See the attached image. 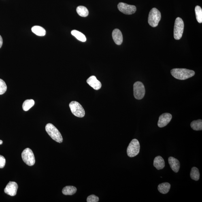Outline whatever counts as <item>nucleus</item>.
Returning <instances> with one entry per match:
<instances>
[{
    "label": "nucleus",
    "mask_w": 202,
    "mask_h": 202,
    "mask_svg": "<svg viewBox=\"0 0 202 202\" xmlns=\"http://www.w3.org/2000/svg\"><path fill=\"white\" fill-rule=\"evenodd\" d=\"M171 73L175 78L180 80L191 78L195 75L194 71L186 69H174L171 71Z\"/></svg>",
    "instance_id": "obj_1"
},
{
    "label": "nucleus",
    "mask_w": 202,
    "mask_h": 202,
    "mask_svg": "<svg viewBox=\"0 0 202 202\" xmlns=\"http://www.w3.org/2000/svg\"><path fill=\"white\" fill-rule=\"evenodd\" d=\"M45 130L52 138L58 143L63 142V139L61 134L53 125L51 123L47 124L45 126Z\"/></svg>",
    "instance_id": "obj_2"
},
{
    "label": "nucleus",
    "mask_w": 202,
    "mask_h": 202,
    "mask_svg": "<svg viewBox=\"0 0 202 202\" xmlns=\"http://www.w3.org/2000/svg\"><path fill=\"white\" fill-rule=\"evenodd\" d=\"M161 19V14L160 11L156 8H152L149 13V24L152 27H156L158 26Z\"/></svg>",
    "instance_id": "obj_3"
},
{
    "label": "nucleus",
    "mask_w": 202,
    "mask_h": 202,
    "mask_svg": "<svg viewBox=\"0 0 202 202\" xmlns=\"http://www.w3.org/2000/svg\"><path fill=\"white\" fill-rule=\"evenodd\" d=\"M184 24L182 18L177 17L175 20L174 29V37L176 40H180L182 37L184 32Z\"/></svg>",
    "instance_id": "obj_4"
},
{
    "label": "nucleus",
    "mask_w": 202,
    "mask_h": 202,
    "mask_svg": "<svg viewBox=\"0 0 202 202\" xmlns=\"http://www.w3.org/2000/svg\"><path fill=\"white\" fill-rule=\"evenodd\" d=\"M140 150V145L136 139L132 140L127 149V155L130 157H134L139 154Z\"/></svg>",
    "instance_id": "obj_5"
},
{
    "label": "nucleus",
    "mask_w": 202,
    "mask_h": 202,
    "mask_svg": "<svg viewBox=\"0 0 202 202\" xmlns=\"http://www.w3.org/2000/svg\"><path fill=\"white\" fill-rule=\"evenodd\" d=\"M69 107L71 112L75 116L79 118L84 117L85 111L80 104L76 101H71L69 104Z\"/></svg>",
    "instance_id": "obj_6"
},
{
    "label": "nucleus",
    "mask_w": 202,
    "mask_h": 202,
    "mask_svg": "<svg viewBox=\"0 0 202 202\" xmlns=\"http://www.w3.org/2000/svg\"><path fill=\"white\" fill-rule=\"evenodd\" d=\"M22 160L27 165L32 166L34 165L35 160L34 155L31 149L26 148L22 154Z\"/></svg>",
    "instance_id": "obj_7"
},
{
    "label": "nucleus",
    "mask_w": 202,
    "mask_h": 202,
    "mask_svg": "<svg viewBox=\"0 0 202 202\" xmlns=\"http://www.w3.org/2000/svg\"><path fill=\"white\" fill-rule=\"evenodd\" d=\"M134 96L135 99L141 100L144 97L145 89L144 85L142 82L137 81L133 85Z\"/></svg>",
    "instance_id": "obj_8"
},
{
    "label": "nucleus",
    "mask_w": 202,
    "mask_h": 202,
    "mask_svg": "<svg viewBox=\"0 0 202 202\" xmlns=\"http://www.w3.org/2000/svg\"><path fill=\"white\" fill-rule=\"evenodd\" d=\"M118 8L121 12L126 15L134 14L137 9L136 7L135 6L128 5L123 2H120L118 4Z\"/></svg>",
    "instance_id": "obj_9"
},
{
    "label": "nucleus",
    "mask_w": 202,
    "mask_h": 202,
    "mask_svg": "<svg viewBox=\"0 0 202 202\" xmlns=\"http://www.w3.org/2000/svg\"><path fill=\"white\" fill-rule=\"evenodd\" d=\"M172 116L169 113H165L160 116L158 122V126L160 128L164 127L170 122Z\"/></svg>",
    "instance_id": "obj_10"
},
{
    "label": "nucleus",
    "mask_w": 202,
    "mask_h": 202,
    "mask_svg": "<svg viewBox=\"0 0 202 202\" xmlns=\"http://www.w3.org/2000/svg\"><path fill=\"white\" fill-rule=\"evenodd\" d=\"M18 189V184L14 182H10L4 189L5 194L11 196H14L17 194Z\"/></svg>",
    "instance_id": "obj_11"
},
{
    "label": "nucleus",
    "mask_w": 202,
    "mask_h": 202,
    "mask_svg": "<svg viewBox=\"0 0 202 202\" xmlns=\"http://www.w3.org/2000/svg\"><path fill=\"white\" fill-rule=\"evenodd\" d=\"M86 82L94 89L99 90L101 87L102 85L100 81L97 80L95 76H92L86 80Z\"/></svg>",
    "instance_id": "obj_12"
},
{
    "label": "nucleus",
    "mask_w": 202,
    "mask_h": 202,
    "mask_svg": "<svg viewBox=\"0 0 202 202\" xmlns=\"http://www.w3.org/2000/svg\"><path fill=\"white\" fill-rule=\"evenodd\" d=\"M169 163L171 169L175 173H177L180 167V163L179 160L176 158L170 156L168 159Z\"/></svg>",
    "instance_id": "obj_13"
},
{
    "label": "nucleus",
    "mask_w": 202,
    "mask_h": 202,
    "mask_svg": "<svg viewBox=\"0 0 202 202\" xmlns=\"http://www.w3.org/2000/svg\"><path fill=\"white\" fill-rule=\"evenodd\" d=\"M113 40L116 44L121 45L123 42V36L121 31L119 29H116L113 31L112 33Z\"/></svg>",
    "instance_id": "obj_14"
},
{
    "label": "nucleus",
    "mask_w": 202,
    "mask_h": 202,
    "mask_svg": "<svg viewBox=\"0 0 202 202\" xmlns=\"http://www.w3.org/2000/svg\"><path fill=\"white\" fill-rule=\"evenodd\" d=\"M154 166L158 170L163 169L165 166V161L161 156H156L154 160Z\"/></svg>",
    "instance_id": "obj_15"
},
{
    "label": "nucleus",
    "mask_w": 202,
    "mask_h": 202,
    "mask_svg": "<svg viewBox=\"0 0 202 202\" xmlns=\"http://www.w3.org/2000/svg\"><path fill=\"white\" fill-rule=\"evenodd\" d=\"M171 188V185L169 183L165 182L160 184L158 186V189L160 193L165 194L168 193Z\"/></svg>",
    "instance_id": "obj_16"
},
{
    "label": "nucleus",
    "mask_w": 202,
    "mask_h": 202,
    "mask_svg": "<svg viewBox=\"0 0 202 202\" xmlns=\"http://www.w3.org/2000/svg\"><path fill=\"white\" fill-rule=\"evenodd\" d=\"M32 31L38 36L43 37L46 34V31L44 28L38 26H35L32 28Z\"/></svg>",
    "instance_id": "obj_17"
},
{
    "label": "nucleus",
    "mask_w": 202,
    "mask_h": 202,
    "mask_svg": "<svg viewBox=\"0 0 202 202\" xmlns=\"http://www.w3.org/2000/svg\"><path fill=\"white\" fill-rule=\"evenodd\" d=\"M77 189L73 186H68L65 187L62 190V193L66 195H72L76 193Z\"/></svg>",
    "instance_id": "obj_18"
},
{
    "label": "nucleus",
    "mask_w": 202,
    "mask_h": 202,
    "mask_svg": "<svg viewBox=\"0 0 202 202\" xmlns=\"http://www.w3.org/2000/svg\"><path fill=\"white\" fill-rule=\"evenodd\" d=\"M71 34L77 39L82 42H85L86 40V38L85 35L81 32L76 31V30H73L71 31Z\"/></svg>",
    "instance_id": "obj_19"
},
{
    "label": "nucleus",
    "mask_w": 202,
    "mask_h": 202,
    "mask_svg": "<svg viewBox=\"0 0 202 202\" xmlns=\"http://www.w3.org/2000/svg\"><path fill=\"white\" fill-rule=\"evenodd\" d=\"M190 126L192 129L195 131H201L202 130V120L194 121L190 124Z\"/></svg>",
    "instance_id": "obj_20"
},
{
    "label": "nucleus",
    "mask_w": 202,
    "mask_h": 202,
    "mask_svg": "<svg viewBox=\"0 0 202 202\" xmlns=\"http://www.w3.org/2000/svg\"><path fill=\"white\" fill-rule=\"evenodd\" d=\"M35 101L33 99L26 100L22 104V109L24 111H27L35 105Z\"/></svg>",
    "instance_id": "obj_21"
},
{
    "label": "nucleus",
    "mask_w": 202,
    "mask_h": 202,
    "mask_svg": "<svg viewBox=\"0 0 202 202\" xmlns=\"http://www.w3.org/2000/svg\"><path fill=\"white\" fill-rule=\"evenodd\" d=\"M190 177L192 180L195 181H198L199 180L200 173L198 168L196 167L192 168L191 171H190Z\"/></svg>",
    "instance_id": "obj_22"
},
{
    "label": "nucleus",
    "mask_w": 202,
    "mask_h": 202,
    "mask_svg": "<svg viewBox=\"0 0 202 202\" xmlns=\"http://www.w3.org/2000/svg\"><path fill=\"white\" fill-rule=\"evenodd\" d=\"M76 12L79 16L82 17H86L89 14L88 9L86 7L80 6L77 7Z\"/></svg>",
    "instance_id": "obj_23"
},
{
    "label": "nucleus",
    "mask_w": 202,
    "mask_h": 202,
    "mask_svg": "<svg viewBox=\"0 0 202 202\" xmlns=\"http://www.w3.org/2000/svg\"><path fill=\"white\" fill-rule=\"evenodd\" d=\"M196 17L197 22L201 23L202 22V9L199 6H197L195 8Z\"/></svg>",
    "instance_id": "obj_24"
},
{
    "label": "nucleus",
    "mask_w": 202,
    "mask_h": 202,
    "mask_svg": "<svg viewBox=\"0 0 202 202\" xmlns=\"http://www.w3.org/2000/svg\"><path fill=\"white\" fill-rule=\"evenodd\" d=\"M7 86L5 82L0 79V95L4 94L7 90Z\"/></svg>",
    "instance_id": "obj_25"
},
{
    "label": "nucleus",
    "mask_w": 202,
    "mask_h": 202,
    "mask_svg": "<svg viewBox=\"0 0 202 202\" xmlns=\"http://www.w3.org/2000/svg\"><path fill=\"white\" fill-rule=\"evenodd\" d=\"M86 201L87 202H98L99 201V198L94 195H90L87 197Z\"/></svg>",
    "instance_id": "obj_26"
},
{
    "label": "nucleus",
    "mask_w": 202,
    "mask_h": 202,
    "mask_svg": "<svg viewBox=\"0 0 202 202\" xmlns=\"http://www.w3.org/2000/svg\"><path fill=\"white\" fill-rule=\"evenodd\" d=\"M6 163L5 158L3 156L0 155V169H2L5 167Z\"/></svg>",
    "instance_id": "obj_27"
},
{
    "label": "nucleus",
    "mask_w": 202,
    "mask_h": 202,
    "mask_svg": "<svg viewBox=\"0 0 202 202\" xmlns=\"http://www.w3.org/2000/svg\"><path fill=\"white\" fill-rule=\"evenodd\" d=\"M3 44V39L2 37L0 35V48H1Z\"/></svg>",
    "instance_id": "obj_28"
},
{
    "label": "nucleus",
    "mask_w": 202,
    "mask_h": 202,
    "mask_svg": "<svg viewBox=\"0 0 202 202\" xmlns=\"http://www.w3.org/2000/svg\"><path fill=\"white\" fill-rule=\"evenodd\" d=\"M3 143V141L2 140H0V145H2Z\"/></svg>",
    "instance_id": "obj_29"
}]
</instances>
